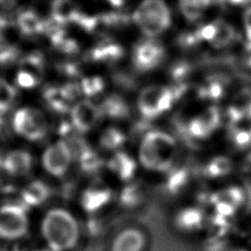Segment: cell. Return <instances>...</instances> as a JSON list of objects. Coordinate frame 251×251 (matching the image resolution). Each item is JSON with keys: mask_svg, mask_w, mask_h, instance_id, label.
<instances>
[{"mask_svg": "<svg viewBox=\"0 0 251 251\" xmlns=\"http://www.w3.org/2000/svg\"><path fill=\"white\" fill-rule=\"evenodd\" d=\"M74 159V153L69 145L59 140L49 145L42 155L44 170L53 176H63L69 170Z\"/></svg>", "mask_w": 251, "mask_h": 251, "instance_id": "52a82bcc", "label": "cell"}, {"mask_svg": "<svg viewBox=\"0 0 251 251\" xmlns=\"http://www.w3.org/2000/svg\"><path fill=\"white\" fill-rule=\"evenodd\" d=\"M111 195L112 191L107 185H91L88 189L83 191L80 204L87 211L93 212L106 205L109 202Z\"/></svg>", "mask_w": 251, "mask_h": 251, "instance_id": "4fadbf2b", "label": "cell"}, {"mask_svg": "<svg viewBox=\"0 0 251 251\" xmlns=\"http://www.w3.org/2000/svg\"><path fill=\"white\" fill-rule=\"evenodd\" d=\"M122 56V48L115 43H105L91 51V58L96 61H113Z\"/></svg>", "mask_w": 251, "mask_h": 251, "instance_id": "7402d4cb", "label": "cell"}, {"mask_svg": "<svg viewBox=\"0 0 251 251\" xmlns=\"http://www.w3.org/2000/svg\"><path fill=\"white\" fill-rule=\"evenodd\" d=\"M17 83L24 88H30L37 83V75L25 69H22L17 75Z\"/></svg>", "mask_w": 251, "mask_h": 251, "instance_id": "d4e9b609", "label": "cell"}, {"mask_svg": "<svg viewBox=\"0 0 251 251\" xmlns=\"http://www.w3.org/2000/svg\"><path fill=\"white\" fill-rule=\"evenodd\" d=\"M216 31H217V26H216V23L214 22V23L205 25L204 26L199 28V30L197 31V35L200 40L203 39L211 42L216 34Z\"/></svg>", "mask_w": 251, "mask_h": 251, "instance_id": "484cf974", "label": "cell"}, {"mask_svg": "<svg viewBox=\"0 0 251 251\" xmlns=\"http://www.w3.org/2000/svg\"><path fill=\"white\" fill-rule=\"evenodd\" d=\"M7 26H8V21L6 20V18L0 16V40L7 28Z\"/></svg>", "mask_w": 251, "mask_h": 251, "instance_id": "83f0119b", "label": "cell"}, {"mask_svg": "<svg viewBox=\"0 0 251 251\" xmlns=\"http://www.w3.org/2000/svg\"><path fill=\"white\" fill-rule=\"evenodd\" d=\"M126 140V135L122 130L117 128H108L102 131L100 135V145L105 149L109 150L112 153L120 151L119 149L123 146Z\"/></svg>", "mask_w": 251, "mask_h": 251, "instance_id": "ffe728a7", "label": "cell"}, {"mask_svg": "<svg viewBox=\"0 0 251 251\" xmlns=\"http://www.w3.org/2000/svg\"><path fill=\"white\" fill-rule=\"evenodd\" d=\"M28 228V220L23 207L7 204L0 207V238L16 240L23 237Z\"/></svg>", "mask_w": 251, "mask_h": 251, "instance_id": "5b68a950", "label": "cell"}, {"mask_svg": "<svg viewBox=\"0 0 251 251\" xmlns=\"http://www.w3.org/2000/svg\"><path fill=\"white\" fill-rule=\"evenodd\" d=\"M41 234L51 251H74L81 240V226L70 211L53 208L42 219Z\"/></svg>", "mask_w": 251, "mask_h": 251, "instance_id": "6da1fadb", "label": "cell"}, {"mask_svg": "<svg viewBox=\"0 0 251 251\" xmlns=\"http://www.w3.org/2000/svg\"><path fill=\"white\" fill-rule=\"evenodd\" d=\"M49 196L48 187L41 181L30 182L22 192V200L27 206H38Z\"/></svg>", "mask_w": 251, "mask_h": 251, "instance_id": "e0dca14e", "label": "cell"}, {"mask_svg": "<svg viewBox=\"0 0 251 251\" xmlns=\"http://www.w3.org/2000/svg\"><path fill=\"white\" fill-rule=\"evenodd\" d=\"M78 13L72 0H54L52 3L51 15L57 25L75 22Z\"/></svg>", "mask_w": 251, "mask_h": 251, "instance_id": "9a60e30c", "label": "cell"}, {"mask_svg": "<svg viewBox=\"0 0 251 251\" xmlns=\"http://www.w3.org/2000/svg\"><path fill=\"white\" fill-rule=\"evenodd\" d=\"M99 115L100 110L91 102H78L72 110L73 126L79 131H87L96 125Z\"/></svg>", "mask_w": 251, "mask_h": 251, "instance_id": "8fae6325", "label": "cell"}, {"mask_svg": "<svg viewBox=\"0 0 251 251\" xmlns=\"http://www.w3.org/2000/svg\"><path fill=\"white\" fill-rule=\"evenodd\" d=\"M31 166L32 158L28 152L24 150H13L3 160L4 170L14 176H25L30 171Z\"/></svg>", "mask_w": 251, "mask_h": 251, "instance_id": "7c38bea8", "label": "cell"}, {"mask_svg": "<svg viewBox=\"0 0 251 251\" xmlns=\"http://www.w3.org/2000/svg\"><path fill=\"white\" fill-rule=\"evenodd\" d=\"M178 146L176 138L163 130H151L143 135L137 152V161L154 173H167L176 159Z\"/></svg>", "mask_w": 251, "mask_h": 251, "instance_id": "7a4b0ae2", "label": "cell"}, {"mask_svg": "<svg viewBox=\"0 0 251 251\" xmlns=\"http://www.w3.org/2000/svg\"><path fill=\"white\" fill-rule=\"evenodd\" d=\"M249 133H250V136H251V129H250V131H249Z\"/></svg>", "mask_w": 251, "mask_h": 251, "instance_id": "d6a6232c", "label": "cell"}, {"mask_svg": "<svg viewBox=\"0 0 251 251\" xmlns=\"http://www.w3.org/2000/svg\"><path fill=\"white\" fill-rule=\"evenodd\" d=\"M164 57V49L157 42L147 40L138 43L133 52V61L139 70H151L156 67Z\"/></svg>", "mask_w": 251, "mask_h": 251, "instance_id": "9c48e42d", "label": "cell"}, {"mask_svg": "<svg viewBox=\"0 0 251 251\" xmlns=\"http://www.w3.org/2000/svg\"><path fill=\"white\" fill-rule=\"evenodd\" d=\"M132 20L144 34L152 37L169 27L171 15L163 0H143L133 12Z\"/></svg>", "mask_w": 251, "mask_h": 251, "instance_id": "3957f363", "label": "cell"}, {"mask_svg": "<svg viewBox=\"0 0 251 251\" xmlns=\"http://www.w3.org/2000/svg\"><path fill=\"white\" fill-rule=\"evenodd\" d=\"M244 28H245V36H246V49H251V7L248 8L244 14Z\"/></svg>", "mask_w": 251, "mask_h": 251, "instance_id": "4316f807", "label": "cell"}, {"mask_svg": "<svg viewBox=\"0 0 251 251\" xmlns=\"http://www.w3.org/2000/svg\"><path fill=\"white\" fill-rule=\"evenodd\" d=\"M173 99L172 89L164 85H153L141 92L137 104L144 117L155 118L169 110Z\"/></svg>", "mask_w": 251, "mask_h": 251, "instance_id": "8992f818", "label": "cell"}, {"mask_svg": "<svg viewBox=\"0 0 251 251\" xmlns=\"http://www.w3.org/2000/svg\"><path fill=\"white\" fill-rule=\"evenodd\" d=\"M210 2L211 0H178V6L184 18L193 22L202 16Z\"/></svg>", "mask_w": 251, "mask_h": 251, "instance_id": "d6986e66", "label": "cell"}, {"mask_svg": "<svg viewBox=\"0 0 251 251\" xmlns=\"http://www.w3.org/2000/svg\"><path fill=\"white\" fill-rule=\"evenodd\" d=\"M12 124L17 134L31 141L44 137L48 128L44 115L32 107H23L17 110Z\"/></svg>", "mask_w": 251, "mask_h": 251, "instance_id": "277c9868", "label": "cell"}, {"mask_svg": "<svg viewBox=\"0 0 251 251\" xmlns=\"http://www.w3.org/2000/svg\"><path fill=\"white\" fill-rule=\"evenodd\" d=\"M148 245L149 239L143 229L126 226L115 233L107 251H146Z\"/></svg>", "mask_w": 251, "mask_h": 251, "instance_id": "ba28073f", "label": "cell"}, {"mask_svg": "<svg viewBox=\"0 0 251 251\" xmlns=\"http://www.w3.org/2000/svg\"><path fill=\"white\" fill-rule=\"evenodd\" d=\"M16 0H0V5L4 7H11L15 4Z\"/></svg>", "mask_w": 251, "mask_h": 251, "instance_id": "f1b7e54d", "label": "cell"}, {"mask_svg": "<svg viewBox=\"0 0 251 251\" xmlns=\"http://www.w3.org/2000/svg\"><path fill=\"white\" fill-rule=\"evenodd\" d=\"M231 170V163L226 157H216L211 159L204 166V172L209 176H221L226 175Z\"/></svg>", "mask_w": 251, "mask_h": 251, "instance_id": "603a6c76", "label": "cell"}, {"mask_svg": "<svg viewBox=\"0 0 251 251\" xmlns=\"http://www.w3.org/2000/svg\"><path fill=\"white\" fill-rule=\"evenodd\" d=\"M18 26L25 34H36L45 29V23L31 10L20 13L17 19Z\"/></svg>", "mask_w": 251, "mask_h": 251, "instance_id": "ac0fdd59", "label": "cell"}, {"mask_svg": "<svg viewBox=\"0 0 251 251\" xmlns=\"http://www.w3.org/2000/svg\"><path fill=\"white\" fill-rule=\"evenodd\" d=\"M114 7H121L125 4L126 0H108Z\"/></svg>", "mask_w": 251, "mask_h": 251, "instance_id": "f546056e", "label": "cell"}, {"mask_svg": "<svg viewBox=\"0 0 251 251\" xmlns=\"http://www.w3.org/2000/svg\"><path fill=\"white\" fill-rule=\"evenodd\" d=\"M215 23L217 26V31L213 40L211 41L212 45L217 48L228 45L235 36V31L233 27L231 26V25L225 21L218 20Z\"/></svg>", "mask_w": 251, "mask_h": 251, "instance_id": "44dd1931", "label": "cell"}, {"mask_svg": "<svg viewBox=\"0 0 251 251\" xmlns=\"http://www.w3.org/2000/svg\"><path fill=\"white\" fill-rule=\"evenodd\" d=\"M232 121L239 122L243 118L251 119V90L243 89L234 98L228 110Z\"/></svg>", "mask_w": 251, "mask_h": 251, "instance_id": "2e32d148", "label": "cell"}, {"mask_svg": "<svg viewBox=\"0 0 251 251\" xmlns=\"http://www.w3.org/2000/svg\"><path fill=\"white\" fill-rule=\"evenodd\" d=\"M138 161L124 151L114 152L112 159L108 162L107 169L110 173L121 181L131 180L136 174L138 168Z\"/></svg>", "mask_w": 251, "mask_h": 251, "instance_id": "30bf717a", "label": "cell"}, {"mask_svg": "<svg viewBox=\"0 0 251 251\" xmlns=\"http://www.w3.org/2000/svg\"><path fill=\"white\" fill-rule=\"evenodd\" d=\"M230 251H246V250L240 249V248H235V249H232V250H230Z\"/></svg>", "mask_w": 251, "mask_h": 251, "instance_id": "1f68e13d", "label": "cell"}, {"mask_svg": "<svg viewBox=\"0 0 251 251\" xmlns=\"http://www.w3.org/2000/svg\"><path fill=\"white\" fill-rule=\"evenodd\" d=\"M230 3H232V4H236V5H238V4H245V3H247V2H249V1H251V0H228Z\"/></svg>", "mask_w": 251, "mask_h": 251, "instance_id": "4dcf8cb0", "label": "cell"}, {"mask_svg": "<svg viewBox=\"0 0 251 251\" xmlns=\"http://www.w3.org/2000/svg\"><path fill=\"white\" fill-rule=\"evenodd\" d=\"M204 215L200 209L196 207H187L182 209L176 219V226L184 232H194L203 226Z\"/></svg>", "mask_w": 251, "mask_h": 251, "instance_id": "5bb4252c", "label": "cell"}, {"mask_svg": "<svg viewBox=\"0 0 251 251\" xmlns=\"http://www.w3.org/2000/svg\"><path fill=\"white\" fill-rule=\"evenodd\" d=\"M16 97L15 88L6 80L0 78V111H6Z\"/></svg>", "mask_w": 251, "mask_h": 251, "instance_id": "cb8c5ba5", "label": "cell"}]
</instances>
